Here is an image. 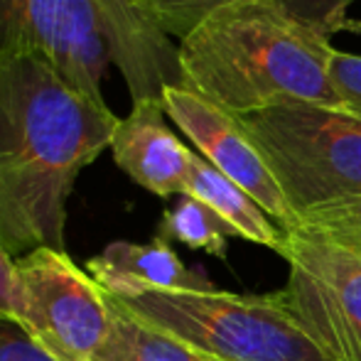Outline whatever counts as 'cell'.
<instances>
[{"label": "cell", "mask_w": 361, "mask_h": 361, "mask_svg": "<svg viewBox=\"0 0 361 361\" xmlns=\"http://www.w3.org/2000/svg\"><path fill=\"white\" fill-rule=\"evenodd\" d=\"M118 126L44 57H0V246L20 258L67 251V209L81 170Z\"/></svg>", "instance_id": "obj_1"}, {"label": "cell", "mask_w": 361, "mask_h": 361, "mask_svg": "<svg viewBox=\"0 0 361 361\" xmlns=\"http://www.w3.org/2000/svg\"><path fill=\"white\" fill-rule=\"evenodd\" d=\"M177 47L185 89L233 116L281 101L342 109L329 79L334 47L273 0L224 5Z\"/></svg>", "instance_id": "obj_2"}, {"label": "cell", "mask_w": 361, "mask_h": 361, "mask_svg": "<svg viewBox=\"0 0 361 361\" xmlns=\"http://www.w3.org/2000/svg\"><path fill=\"white\" fill-rule=\"evenodd\" d=\"M111 300L140 324L216 361H329L276 293L138 290Z\"/></svg>", "instance_id": "obj_3"}, {"label": "cell", "mask_w": 361, "mask_h": 361, "mask_svg": "<svg viewBox=\"0 0 361 361\" xmlns=\"http://www.w3.org/2000/svg\"><path fill=\"white\" fill-rule=\"evenodd\" d=\"M295 216L361 200V118L344 109L281 101L238 116Z\"/></svg>", "instance_id": "obj_4"}, {"label": "cell", "mask_w": 361, "mask_h": 361, "mask_svg": "<svg viewBox=\"0 0 361 361\" xmlns=\"http://www.w3.org/2000/svg\"><path fill=\"white\" fill-rule=\"evenodd\" d=\"M13 319L52 361H96L114 327L111 298L67 251L15 258Z\"/></svg>", "instance_id": "obj_5"}, {"label": "cell", "mask_w": 361, "mask_h": 361, "mask_svg": "<svg viewBox=\"0 0 361 361\" xmlns=\"http://www.w3.org/2000/svg\"><path fill=\"white\" fill-rule=\"evenodd\" d=\"M281 256L288 261L281 302L329 361H361V251L293 228Z\"/></svg>", "instance_id": "obj_6"}, {"label": "cell", "mask_w": 361, "mask_h": 361, "mask_svg": "<svg viewBox=\"0 0 361 361\" xmlns=\"http://www.w3.org/2000/svg\"><path fill=\"white\" fill-rule=\"evenodd\" d=\"M20 54L44 57L79 94L109 106L101 81L111 47L94 0H0V57Z\"/></svg>", "instance_id": "obj_7"}, {"label": "cell", "mask_w": 361, "mask_h": 361, "mask_svg": "<svg viewBox=\"0 0 361 361\" xmlns=\"http://www.w3.org/2000/svg\"><path fill=\"white\" fill-rule=\"evenodd\" d=\"M162 109L167 118L192 140L197 152L233 185L248 192L273 221L281 224L286 231L298 226V216L290 209L281 185L248 138L238 116L185 86H165Z\"/></svg>", "instance_id": "obj_8"}, {"label": "cell", "mask_w": 361, "mask_h": 361, "mask_svg": "<svg viewBox=\"0 0 361 361\" xmlns=\"http://www.w3.org/2000/svg\"><path fill=\"white\" fill-rule=\"evenodd\" d=\"M111 152L116 165L150 195L162 200L185 195L195 152L167 126L162 101H135L130 114L118 118Z\"/></svg>", "instance_id": "obj_9"}, {"label": "cell", "mask_w": 361, "mask_h": 361, "mask_svg": "<svg viewBox=\"0 0 361 361\" xmlns=\"http://www.w3.org/2000/svg\"><path fill=\"white\" fill-rule=\"evenodd\" d=\"M106 25L111 64L128 84L130 99L162 101L165 86H185L180 47L143 15L145 0H94Z\"/></svg>", "instance_id": "obj_10"}, {"label": "cell", "mask_w": 361, "mask_h": 361, "mask_svg": "<svg viewBox=\"0 0 361 361\" xmlns=\"http://www.w3.org/2000/svg\"><path fill=\"white\" fill-rule=\"evenodd\" d=\"M86 273L111 295L138 290H214V283L187 268L175 248L157 236L150 243L111 241L86 261Z\"/></svg>", "instance_id": "obj_11"}, {"label": "cell", "mask_w": 361, "mask_h": 361, "mask_svg": "<svg viewBox=\"0 0 361 361\" xmlns=\"http://www.w3.org/2000/svg\"><path fill=\"white\" fill-rule=\"evenodd\" d=\"M185 195L195 197V200L204 202L209 209H214L233 228L236 236L258 243V246H266L276 253L283 251L286 228L278 221H273L248 192L233 185L216 167H212L200 152L192 155Z\"/></svg>", "instance_id": "obj_12"}, {"label": "cell", "mask_w": 361, "mask_h": 361, "mask_svg": "<svg viewBox=\"0 0 361 361\" xmlns=\"http://www.w3.org/2000/svg\"><path fill=\"white\" fill-rule=\"evenodd\" d=\"M111 307H114V327L96 361H216L157 329L140 324L138 319L126 314L114 300Z\"/></svg>", "instance_id": "obj_13"}, {"label": "cell", "mask_w": 361, "mask_h": 361, "mask_svg": "<svg viewBox=\"0 0 361 361\" xmlns=\"http://www.w3.org/2000/svg\"><path fill=\"white\" fill-rule=\"evenodd\" d=\"M231 236H236L233 228L204 202L190 195H182L175 207L165 209L157 224V238L167 243H182V246L204 251L216 258H226Z\"/></svg>", "instance_id": "obj_14"}, {"label": "cell", "mask_w": 361, "mask_h": 361, "mask_svg": "<svg viewBox=\"0 0 361 361\" xmlns=\"http://www.w3.org/2000/svg\"><path fill=\"white\" fill-rule=\"evenodd\" d=\"M236 0H145L143 15L170 39H185L214 10Z\"/></svg>", "instance_id": "obj_15"}, {"label": "cell", "mask_w": 361, "mask_h": 361, "mask_svg": "<svg viewBox=\"0 0 361 361\" xmlns=\"http://www.w3.org/2000/svg\"><path fill=\"white\" fill-rule=\"evenodd\" d=\"M295 228L317 233L322 238L361 251V200L339 202V204L307 212L305 216H300Z\"/></svg>", "instance_id": "obj_16"}, {"label": "cell", "mask_w": 361, "mask_h": 361, "mask_svg": "<svg viewBox=\"0 0 361 361\" xmlns=\"http://www.w3.org/2000/svg\"><path fill=\"white\" fill-rule=\"evenodd\" d=\"M273 3L300 25L329 39L332 35L342 32V25L347 23V10L357 0H273Z\"/></svg>", "instance_id": "obj_17"}, {"label": "cell", "mask_w": 361, "mask_h": 361, "mask_svg": "<svg viewBox=\"0 0 361 361\" xmlns=\"http://www.w3.org/2000/svg\"><path fill=\"white\" fill-rule=\"evenodd\" d=\"M329 79H332L342 109L361 118V54L334 49Z\"/></svg>", "instance_id": "obj_18"}, {"label": "cell", "mask_w": 361, "mask_h": 361, "mask_svg": "<svg viewBox=\"0 0 361 361\" xmlns=\"http://www.w3.org/2000/svg\"><path fill=\"white\" fill-rule=\"evenodd\" d=\"M0 361H52L10 319H0Z\"/></svg>", "instance_id": "obj_19"}, {"label": "cell", "mask_w": 361, "mask_h": 361, "mask_svg": "<svg viewBox=\"0 0 361 361\" xmlns=\"http://www.w3.org/2000/svg\"><path fill=\"white\" fill-rule=\"evenodd\" d=\"M13 298H15V261L0 246V319H13Z\"/></svg>", "instance_id": "obj_20"}, {"label": "cell", "mask_w": 361, "mask_h": 361, "mask_svg": "<svg viewBox=\"0 0 361 361\" xmlns=\"http://www.w3.org/2000/svg\"><path fill=\"white\" fill-rule=\"evenodd\" d=\"M342 32H357V35H361V20L347 18V23L342 25Z\"/></svg>", "instance_id": "obj_21"}]
</instances>
